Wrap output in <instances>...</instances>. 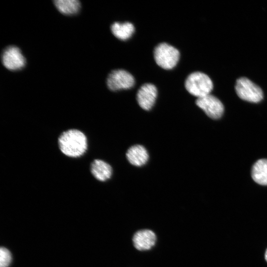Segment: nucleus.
<instances>
[{
    "mask_svg": "<svg viewBox=\"0 0 267 267\" xmlns=\"http://www.w3.org/2000/svg\"><path fill=\"white\" fill-rule=\"evenodd\" d=\"M57 145L60 153L68 158H79L88 149L87 134L83 131L75 128L62 132L57 139Z\"/></svg>",
    "mask_w": 267,
    "mask_h": 267,
    "instance_id": "f257e3e1",
    "label": "nucleus"
},
{
    "mask_svg": "<svg viewBox=\"0 0 267 267\" xmlns=\"http://www.w3.org/2000/svg\"><path fill=\"white\" fill-rule=\"evenodd\" d=\"M184 87L190 94L198 98L210 94L213 89L211 79L200 72H194L189 75L185 80Z\"/></svg>",
    "mask_w": 267,
    "mask_h": 267,
    "instance_id": "f03ea898",
    "label": "nucleus"
},
{
    "mask_svg": "<svg viewBox=\"0 0 267 267\" xmlns=\"http://www.w3.org/2000/svg\"><path fill=\"white\" fill-rule=\"evenodd\" d=\"M153 55L156 63L159 67L165 70H170L178 64L180 53L174 46L166 43H162L154 48Z\"/></svg>",
    "mask_w": 267,
    "mask_h": 267,
    "instance_id": "7ed1b4c3",
    "label": "nucleus"
},
{
    "mask_svg": "<svg viewBox=\"0 0 267 267\" xmlns=\"http://www.w3.org/2000/svg\"><path fill=\"white\" fill-rule=\"evenodd\" d=\"M235 89L238 96L243 100L256 103L263 98L261 89L247 78L237 79Z\"/></svg>",
    "mask_w": 267,
    "mask_h": 267,
    "instance_id": "20e7f679",
    "label": "nucleus"
},
{
    "mask_svg": "<svg viewBox=\"0 0 267 267\" xmlns=\"http://www.w3.org/2000/svg\"><path fill=\"white\" fill-rule=\"evenodd\" d=\"M135 81L133 76L123 69L112 70L107 78V86L112 91L127 89L132 88Z\"/></svg>",
    "mask_w": 267,
    "mask_h": 267,
    "instance_id": "39448f33",
    "label": "nucleus"
},
{
    "mask_svg": "<svg viewBox=\"0 0 267 267\" xmlns=\"http://www.w3.org/2000/svg\"><path fill=\"white\" fill-rule=\"evenodd\" d=\"M1 61L3 66L11 71L19 70L25 65V58L20 49L14 45L6 47L1 54Z\"/></svg>",
    "mask_w": 267,
    "mask_h": 267,
    "instance_id": "423d86ee",
    "label": "nucleus"
},
{
    "mask_svg": "<svg viewBox=\"0 0 267 267\" xmlns=\"http://www.w3.org/2000/svg\"><path fill=\"white\" fill-rule=\"evenodd\" d=\"M195 103L212 119L220 118L223 114L224 107L222 103L218 98L211 94L198 98Z\"/></svg>",
    "mask_w": 267,
    "mask_h": 267,
    "instance_id": "0eeeda50",
    "label": "nucleus"
},
{
    "mask_svg": "<svg viewBox=\"0 0 267 267\" xmlns=\"http://www.w3.org/2000/svg\"><path fill=\"white\" fill-rule=\"evenodd\" d=\"M157 94V89L154 85L144 84L136 93V100L139 106L145 110H150L154 104Z\"/></svg>",
    "mask_w": 267,
    "mask_h": 267,
    "instance_id": "6e6552de",
    "label": "nucleus"
},
{
    "mask_svg": "<svg viewBox=\"0 0 267 267\" xmlns=\"http://www.w3.org/2000/svg\"><path fill=\"white\" fill-rule=\"evenodd\" d=\"M155 233L150 229H141L136 231L133 237L134 247L139 251L150 250L156 242Z\"/></svg>",
    "mask_w": 267,
    "mask_h": 267,
    "instance_id": "1a4fd4ad",
    "label": "nucleus"
},
{
    "mask_svg": "<svg viewBox=\"0 0 267 267\" xmlns=\"http://www.w3.org/2000/svg\"><path fill=\"white\" fill-rule=\"evenodd\" d=\"M111 165L101 159H94L90 163L89 171L97 180L103 182L110 178L112 174Z\"/></svg>",
    "mask_w": 267,
    "mask_h": 267,
    "instance_id": "9d476101",
    "label": "nucleus"
},
{
    "mask_svg": "<svg viewBox=\"0 0 267 267\" xmlns=\"http://www.w3.org/2000/svg\"><path fill=\"white\" fill-rule=\"evenodd\" d=\"M128 161L135 166H141L148 160V153L145 148L141 145L131 146L126 153Z\"/></svg>",
    "mask_w": 267,
    "mask_h": 267,
    "instance_id": "9b49d317",
    "label": "nucleus"
},
{
    "mask_svg": "<svg viewBox=\"0 0 267 267\" xmlns=\"http://www.w3.org/2000/svg\"><path fill=\"white\" fill-rule=\"evenodd\" d=\"M111 31L117 39L125 41L132 37L134 32V27L129 22H115L111 25Z\"/></svg>",
    "mask_w": 267,
    "mask_h": 267,
    "instance_id": "f8f14e48",
    "label": "nucleus"
},
{
    "mask_svg": "<svg viewBox=\"0 0 267 267\" xmlns=\"http://www.w3.org/2000/svg\"><path fill=\"white\" fill-rule=\"evenodd\" d=\"M251 175L257 183L267 185V159H260L253 165Z\"/></svg>",
    "mask_w": 267,
    "mask_h": 267,
    "instance_id": "ddd939ff",
    "label": "nucleus"
},
{
    "mask_svg": "<svg viewBox=\"0 0 267 267\" xmlns=\"http://www.w3.org/2000/svg\"><path fill=\"white\" fill-rule=\"evenodd\" d=\"M53 2L58 10L64 15L75 14L81 7L80 2L78 0H56Z\"/></svg>",
    "mask_w": 267,
    "mask_h": 267,
    "instance_id": "4468645a",
    "label": "nucleus"
},
{
    "mask_svg": "<svg viewBox=\"0 0 267 267\" xmlns=\"http://www.w3.org/2000/svg\"><path fill=\"white\" fill-rule=\"evenodd\" d=\"M11 255L5 247L0 249V267H8L11 262Z\"/></svg>",
    "mask_w": 267,
    "mask_h": 267,
    "instance_id": "2eb2a0df",
    "label": "nucleus"
},
{
    "mask_svg": "<svg viewBox=\"0 0 267 267\" xmlns=\"http://www.w3.org/2000/svg\"><path fill=\"white\" fill-rule=\"evenodd\" d=\"M265 259H266V261L267 262V249H266V252H265Z\"/></svg>",
    "mask_w": 267,
    "mask_h": 267,
    "instance_id": "dca6fc26",
    "label": "nucleus"
}]
</instances>
